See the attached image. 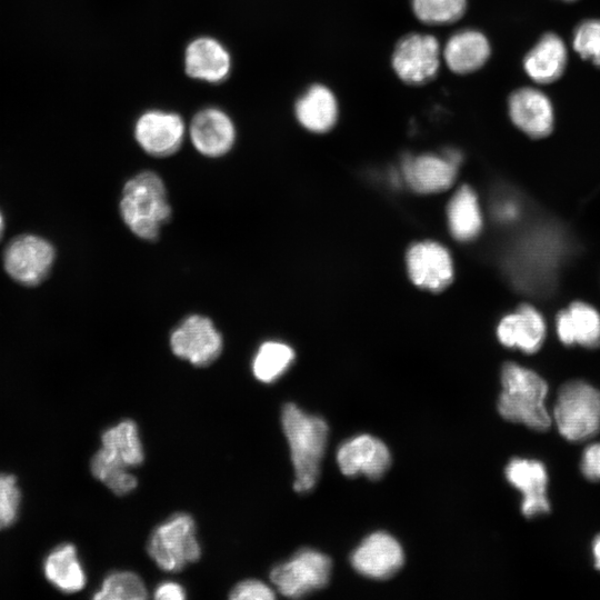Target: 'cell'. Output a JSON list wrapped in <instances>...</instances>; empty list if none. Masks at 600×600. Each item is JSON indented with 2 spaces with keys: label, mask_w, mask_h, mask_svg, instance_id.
<instances>
[{
  "label": "cell",
  "mask_w": 600,
  "mask_h": 600,
  "mask_svg": "<svg viewBox=\"0 0 600 600\" xmlns=\"http://www.w3.org/2000/svg\"><path fill=\"white\" fill-rule=\"evenodd\" d=\"M281 424L296 473L293 489L297 492L309 491L319 476L328 437L327 422L320 417L303 412L293 403H287L282 408Z\"/></svg>",
  "instance_id": "6da1fadb"
},
{
  "label": "cell",
  "mask_w": 600,
  "mask_h": 600,
  "mask_svg": "<svg viewBox=\"0 0 600 600\" xmlns=\"http://www.w3.org/2000/svg\"><path fill=\"white\" fill-rule=\"evenodd\" d=\"M501 384L498 411L502 418L537 431L550 428L552 421L544 404L548 384L538 373L507 362L502 367Z\"/></svg>",
  "instance_id": "7a4b0ae2"
},
{
  "label": "cell",
  "mask_w": 600,
  "mask_h": 600,
  "mask_svg": "<svg viewBox=\"0 0 600 600\" xmlns=\"http://www.w3.org/2000/svg\"><path fill=\"white\" fill-rule=\"evenodd\" d=\"M120 214L137 237L154 241L171 219V207L162 179L153 171H142L129 179L120 200Z\"/></svg>",
  "instance_id": "3957f363"
},
{
  "label": "cell",
  "mask_w": 600,
  "mask_h": 600,
  "mask_svg": "<svg viewBox=\"0 0 600 600\" xmlns=\"http://www.w3.org/2000/svg\"><path fill=\"white\" fill-rule=\"evenodd\" d=\"M553 418L567 440L579 442L592 438L600 430V391L580 380L564 383L558 392Z\"/></svg>",
  "instance_id": "277c9868"
},
{
  "label": "cell",
  "mask_w": 600,
  "mask_h": 600,
  "mask_svg": "<svg viewBox=\"0 0 600 600\" xmlns=\"http://www.w3.org/2000/svg\"><path fill=\"white\" fill-rule=\"evenodd\" d=\"M147 551L164 571H179L199 560L201 548L193 518L186 512L172 514L154 528L148 540Z\"/></svg>",
  "instance_id": "5b68a950"
},
{
  "label": "cell",
  "mask_w": 600,
  "mask_h": 600,
  "mask_svg": "<svg viewBox=\"0 0 600 600\" xmlns=\"http://www.w3.org/2000/svg\"><path fill=\"white\" fill-rule=\"evenodd\" d=\"M330 572L329 557L312 549H302L288 561L276 566L270 579L284 597L299 598L323 588Z\"/></svg>",
  "instance_id": "8992f818"
},
{
  "label": "cell",
  "mask_w": 600,
  "mask_h": 600,
  "mask_svg": "<svg viewBox=\"0 0 600 600\" xmlns=\"http://www.w3.org/2000/svg\"><path fill=\"white\" fill-rule=\"evenodd\" d=\"M440 46L436 37L424 33H409L396 44L391 64L404 83L426 84L438 73Z\"/></svg>",
  "instance_id": "52a82bcc"
},
{
  "label": "cell",
  "mask_w": 600,
  "mask_h": 600,
  "mask_svg": "<svg viewBox=\"0 0 600 600\" xmlns=\"http://www.w3.org/2000/svg\"><path fill=\"white\" fill-rule=\"evenodd\" d=\"M170 347L178 358L207 367L220 356L222 337L209 318L192 314L171 332Z\"/></svg>",
  "instance_id": "ba28073f"
},
{
  "label": "cell",
  "mask_w": 600,
  "mask_h": 600,
  "mask_svg": "<svg viewBox=\"0 0 600 600\" xmlns=\"http://www.w3.org/2000/svg\"><path fill=\"white\" fill-rule=\"evenodd\" d=\"M54 249L46 239L24 234L13 239L4 251L3 262L9 276L26 286L40 283L50 272Z\"/></svg>",
  "instance_id": "9c48e42d"
},
{
  "label": "cell",
  "mask_w": 600,
  "mask_h": 600,
  "mask_svg": "<svg viewBox=\"0 0 600 600\" xmlns=\"http://www.w3.org/2000/svg\"><path fill=\"white\" fill-rule=\"evenodd\" d=\"M133 133L144 152L153 157H168L180 149L186 123L177 112L150 109L137 118Z\"/></svg>",
  "instance_id": "30bf717a"
},
{
  "label": "cell",
  "mask_w": 600,
  "mask_h": 600,
  "mask_svg": "<svg viewBox=\"0 0 600 600\" xmlns=\"http://www.w3.org/2000/svg\"><path fill=\"white\" fill-rule=\"evenodd\" d=\"M189 134L199 153L217 158L232 149L237 131L233 120L224 110L206 107L192 117Z\"/></svg>",
  "instance_id": "8fae6325"
},
{
  "label": "cell",
  "mask_w": 600,
  "mask_h": 600,
  "mask_svg": "<svg viewBox=\"0 0 600 600\" xmlns=\"http://www.w3.org/2000/svg\"><path fill=\"white\" fill-rule=\"evenodd\" d=\"M183 67L188 77L218 84L229 77L232 59L220 40L210 36H199L186 46Z\"/></svg>",
  "instance_id": "7c38bea8"
},
{
  "label": "cell",
  "mask_w": 600,
  "mask_h": 600,
  "mask_svg": "<svg viewBox=\"0 0 600 600\" xmlns=\"http://www.w3.org/2000/svg\"><path fill=\"white\" fill-rule=\"evenodd\" d=\"M352 567L372 579H387L403 564L400 543L390 534L379 531L368 536L351 556Z\"/></svg>",
  "instance_id": "4fadbf2b"
},
{
  "label": "cell",
  "mask_w": 600,
  "mask_h": 600,
  "mask_svg": "<svg viewBox=\"0 0 600 600\" xmlns=\"http://www.w3.org/2000/svg\"><path fill=\"white\" fill-rule=\"evenodd\" d=\"M387 446L370 434L357 436L343 442L337 452L340 471L348 477L359 473L370 479L380 478L390 466Z\"/></svg>",
  "instance_id": "5bb4252c"
},
{
  "label": "cell",
  "mask_w": 600,
  "mask_h": 600,
  "mask_svg": "<svg viewBox=\"0 0 600 600\" xmlns=\"http://www.w3.org/2000/svg\"><path fill=\"white\" fill-rule=\"evenodd\" d=\"M508 481L522 493L521 512L526 518L550 511L547 498L548 473L543 463L534 459H512L504 470Z\"/></svg>",
  "instance_id": "9a60e30c"
},
{
  "label": "cell",
  "mask_w": 600,
  "mask_h": 600,
  "mask_svg": "<svg viewBox=\"0 0 600 600\" xmlns=\"http://www.w3.org/2000/svg\"><path fill=\"white\" fill-rule=\"evenodd\" d=\"M408 272L418 287L438 291L452 280L453 269L449 252L437 242L413 244L407 253Z\"/></svg>",
  "instance_id": "2e32d148"
},
{
  "label": "cell",
  "mask_w": 600,
  "mask_h": 600,
  "mask_svg": "<svg viewBox=\"0 0 600 600\" xmlns=\"http://www.w3.org/2000/svg\"><path fill=\"white\" fill-rule=\"evenodd\" d=\"M508 111L514 126L531 138L547 137L553 129L552 103L536 88L524 87L512 92Z\"/></svg>",
  "instance_id": "e0dca14e"
},
{
  "label": "cell",
  "mask_w": 600,
  "mask_h": 600,
  "mask_svg": "<svg viewBox=\"0 0 600 600\" xmlns=\"http://www.w3.org/2000/svg\"><path fill=\"white\" fill-rule=\"evenodd\" d=\"M497 336L503 346L532 353L538 351L544 340L546 323L538 310L530 304H522L516 312L502 318Z\"/></svg>",
  "instance_id": "ac0fdd59"
},
{
  "label": "cell",
  "mask_w": 600,
  "mask_h": 600,
  "mask_svg": "<svg viewBox=\"0 0 600 600\" xmlns=\"http://www.w3.org/2000/svg\"><path fill=\"white\" fill-rule=\"evenodd\" d=\"M491 47L487 37L476 29L453 33L442 51L447 67L454 73L467 74L480 69L489 59Z\"/></svg>",
  "instance_id": "d6986e66"
},
{
  "label": "cell",
  "mask_w": 600,
  "mask_h": 600,
  "mask_svg": "<svg viewBox=\"0 0 600 600\" xmlns=\"http://www.w3.org/2000/svg\"><path fill=\"white\" fill-rule=\"evenodd\" d=\"M338 101L324 84L308 87L294 103L298 122L307 130L323 133L331 130L338 120Z\"/></svg>",
  "instance_id": "ffe728a7"
},
{
  "label": "cell",
  "mask_w": 600,
  "mask_h": 600,
  "mask_svg": "<svg viewBox=\"0 0 600 600\" xmlns=\"http://www.w3.org/2000/svg\"><path fill=\"white\" fill-rule=\"evenodd\" d=\"M567 59L562 39L556 33H546L526 54L523 69L536 83L548 84L562 76Z\"/></svg>",
  "instance_id": "44dd1931"
},
{
  "label": "cell",
  "mask_w": 600,
  "mask_h": 600,
  "mask_svg": "<svg viewBox=\"0 0 600 600\" xmlns=\"http://www.w3.org/2000/svg\"><path fill=\"white\" fill-rule=\"evenodd\" d=\"M457 166L444 156L421 154L403 161V174L409 186L419 192H438L454 181Z\"/></svg>",
  "instance_id": "7402d4cb"
},
{
  "label": "cell",
  "mask_w": 600,
  "mask_h": 600,
  "mask_svg": "<svg viewBox=\"0 0 600 600\" xmlns=\"http://www.w3.org/2000/svg\"><path fill=\"white\" fill-rule=\"evenodd\" d=\"M558 337L564 344L600 346V314L591 306L573 302L557 316Z\"/></svg>",
  "instance_id": "603a6c76"
},
{
  "label": "cell",
  "mask_w": 600,
  "mask_h": 600,
  "mask_svg": "<svg viewBox=\"0 0 600 600\" xmlns=\"http://www.w3.org/2000/svg\"><path fill=\"white\" fill-rule=\"evenodd\" d=\"M43 572L48 581L62 592H77L86 584L83 568L71 543L59 544L50 551L43 562Z\"/></svg>",
  "instance_id": "cb8c5ba5"
},
{
  "label": "cell",
  "mask_w": 600,
  "mask_h": 600,
  "mask_svg": "<svg viewBox=\"0 0 600 600\" xmlns=\"http://www.w3.org/2000/svg\"><path fill=\"white\" fill-rule=\"evenodd\" d=\"M102 448L128 468L138 467L144 459L138 427L132 420H122L104 430Z\"/></svg>",
  "instance_id": "d4e9b609"
},
{
  "label": "cell",
  "mask_w": 600,
  "mask_h": 600,
  "mask_svg": "<svg viewBox=\"0 0 600 600\" xmlns=\"http://www.w3.org/2000/svg\"><path fill=\"white\" fill-rule=\"evenodd\" d=\"M451 233L459 240L474 238L482 227V218L477 197L468 186L461 187L448 206Z\"/></svg>",
  "instance_id": "484cf974"
},
{
  "label": "cell",
  "mask_w": 600,
  "mask_h": 600,
  "mask_svg": "<svg viewBox=\"0 0 600 600\" xmlns=\"http://www.w3.org/2000/svg\"><path fill=\"white\" fill-rule=\"evenodd\" d=\"M128 469L126 464L112 457L102 447L91 460L93 477L118 496L131 492L138 484L137 478Z\"/></svg>",
  "instance_id": "4316f807"
},
{
  "label": "cell",
  "mask_w": 600,
  "mask_h": 600,
  "mask_svg": "<svg viewBox=\"0 0 600 600\" xmlns=\"http://www.w3.org/2000/svg\"><path fill=\"white\" fill-rule=\"evenodd\" d=\"M294 359L293 350L279 341L262 343L252 361L254 377L264 383L277 380L291 364Z\"/></svg>",
  "instance_id": "83f0119b"
},
{
  "label": "cell",
  "mask_w": 600,
  "mask_h": 600,
  "mask_svg": "<svg viewBox=\"0 0 600 600\" xmlns=\"http://www.w3.org/2000/svg\"><path fill=\"white\" fill-rule=\"evenodd\" d=\"M148 597L141 578L131 571H114L102 581L92 596L97 600H143Z\"/></svg>",
  "instance_id": "f1b7e54d"
},
{
  "label": "cell",
  "mask_w": 600,
  "mask_h": 600,
  "mask_svg": "<svg viewBox=\"0 0 600 600\" xmlns=\"http://www.w3.org/2000/svg\"><path fill=\"white\" fill-rule=\"evenodd\" d=\"M414 16L427 24H448L466 12L467 0H411Z\"/></svg>",
  "instance_id": "f546056e"
},
{
  "label": "cell",
  "mask_w": 600,
  "mask_h": 600,
  "mask_svg": "<svg viewBox=\"0 0 600 600\" xmlns=\"http://www.w3.org/2000/svg\"><path fill=\"white\" fill-rule=\"evenodd\" d=\"M572 46L582 59L600 67V20L582 21L574 30Z\"/></svg>",
  "instance_id": "4dcf8cb0"
},
{
  "label": "cell",
  "mask_w": 600,
  "mask_h": 600,
  "mask_svg": "<svg viewBox=\"0 0 600 600\" xmlns=\"http://www.w3.org/2000/svg\"><path fill=\"white\" fill-rule=\"evenodd\" d=\"M20 499L16 478L11 474L0 473V530L10 527L16 521Z\"/></svg>",
  "instance_id": "1f68e13d"
},
{
  "label": "cell",
  "mask_w": 600,
  "mask_h": 600,
  "mask_svg": "<svg viewBox=\"0 0 600 600\" xmlns=\"http://www.w3.org/2000/svg\"><path fill=\"white\" fill-rule=\"evenodd\" d=\"M232 600H271L274 591L262 581L247 579L233 587L229 596Z\"/></svg>",
  "instance_id": "d6a6232c"
},
{
  "label": "cell",
  "mask_w": 600,
  "mask_h": 600,
  "mask_svg": "<svg viewBox=\"0 0 600 600\" xmlns=\"http://www.w3.org/2000/svg\"><path fill=\"white\" fill-rule=\"evenodd\" d=\"M581 472L591 481H600V442L588 446L581 458Z\"/></svg>",
  "instance_id": "836d02e7"
},
{
  "label": "cell",
  "mask_w": 600,
  "mask_h": 600,
  "mask_svg": "<svg viewBox=\"0 0 600 600\" xmlns=\"http://www.w3.org/2000/svg\"><path fill=\"white\" fill-rule=\"evenodd\" d=\"M154 598L159 600H182L186 598V591L177 582L164 581L156 588Z\"/></svg>",
  "instance_id": "e575fe53"
},
{
  "label": "cell",
  "mask_w": 600,
  "mask_h": 600,
  "mask_svg": "<svg viewBox=\"0 0 600 600\" xmlns=\"http://www.w3.org/2000/svg\"><path fill=\"white\" fill-rule=\"evenodd\" d=\"M592 554L594 559V567L600 571V534L596 537L592 542Z\"/></svg>",
  "instance_id": "d590c367"
},
{
  "label": "cell",
  "mask_w": 600,
  "mask_h": 600,
  "mask_svg": "<svg viewBox=\"0 0 600 600\" xmlns=\"http://www.w3.org/2000/svg\"><path fill=\"white\" fill-rule=\"evenodd\" d=\"M3 228H4L3 217H2V213L0 212V237L3 232Z\"/></svg>",
  "instance_id": "8d00e7d4"
},
{
  "label": "cell",
  "mask_w": 600,
  "mask_h": 600,
  "mask_svg": "<svg viewBox=\"0 0 600 600\" xmlns=\"http://www.w3.org/2000/svg\"><path fill=\"white\" fill-rule=\"evenodd\" d=\"M564 1H574V0H564Z\"/></svg>",
  "instance_id": "74e56055"
}]
</instances>
